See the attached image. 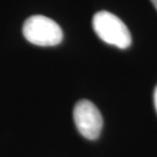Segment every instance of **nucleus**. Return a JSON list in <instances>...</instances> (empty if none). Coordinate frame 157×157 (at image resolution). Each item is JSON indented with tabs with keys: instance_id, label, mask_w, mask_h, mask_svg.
I'll use <instances>...</instances> for the list:
<instances>
[{
	"instance_id": "f257e3e1",
	"label": "nucleus",
	"mask_w": 157,
	"mask_h": 157,
	"mask_svg": "<svg viewBox=\"0 0 157 157\" xmlns=\"http://www.w3.org/2000/svg\"><path fill=\"white\" fill-rule=\"evenodd\" d=\"M92 26L98 37L107 44L120 49H127L132 44V35L124 22L111 12L101 11L95 13Z\"/></svg>"
},
{
	"instance_id": "f03ea898",
	"label": "nucleus",
	"mask_w": 157,
	"mask_h": 157,
	"mask_svg": "<svg viewBox=\"0 0 157 157\" xmlns=\"http://www.w3.org/2000/svg\"><path fill=\"white\" fill-rule=\"evenodd\" d=\"M25 39L40 47H54L63 40V32L59 25L44 15L28 17L22 27Z\"/></svg>"
},
{
	"instance_id": "7ed1b4c3",
	"label": "nucleus",
	"mask_w": 157,
	"mask_h": 157,
	"mask_svg": "<svg viewBox=\"0 0 157 157\" xmlns=\"http://www.w3.org/2000/svg\"><path fill=\"white\" fill-rule=\"evenodd\" d=\"M73 121L80 135L87 140H97L104 124L100 111L93 102L79 100L73 108Z\"/></svg>"
},
{
	"instance_id": "20e7f679",
	"label": "nucleus",
	"mask_w": 157,
	"mask_h": 157,
	"mask_svg": "<svg viewBox=\"0 0 157 157\" xmlns=\"http://www.w3.org/2000/svg\"><path fill=\"white\" fill-rule=\"evenodd\" d=\"M154 102H155V108H156V112H157V86L155 89V92H154Z\"/></svg>"
},
{
	"instance_id": "39448f33",
	"label": "nucleus",
	"mask_w": 157,
	"mask_h": 157,
	"mask_svg": "<svg viewBox=\"0 0 157 157\" xmlns=\"http://www.w3.org/2000/svg\"><path fill=\"white\" fill-rule=\"evenodd\" d=\"M151 1V4L154 5V7H155V10L157 11V0H150Z\"/></svg>"
}]
</instances>
